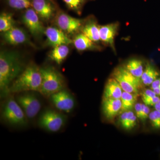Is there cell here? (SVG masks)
Segmentation results:
<instances>
[{
  "mask_svg": "<svg viewBox=\"0 0 160 160\" xmlns=\"http://www.w3.org/2000/svg\"><path fill=\"white\" fill-rule=\"evenodd\" d=\"M25 68L17 52L2 51L0 53V91L1 98L9 95L11 84Z\"/></svg>",
  "mask_w": 160,
  "mask_h": 160,
  "instance_id": "obj_1",
  "label": "cell"
},
{
  "mask_svg": "<svg viewBox=\"0 0 160 160\" xmlns=\"http://www.w3.org/2000/svg\"><path fill=\"white\" fill-rule=\"evenodd\" d=\"M42 84L40 68L35 64H30L24 69L11 84L9 94L29 91L40 92Z\"/></svg>",
  "mask_w": 160,
  "mask_h": 160,
  "instance_id": "obj_2",
  "label": "cell"
},
{
  "mask_svg": "<svg viewBox=\"0 0 160 160\" xmlns=\"http://www.w3.org/2000/svg\"><path fill=\"white\" fill-rule=\"evenodd\" d=\"M1 108V117L7 125L23 128L28 126L29 120L13 96L6 98Z\"/></svg>",
  "mask_w": 160,
  "mask_h": 160,
  "instance_id": "obj_3",
  "label": "cell"
},
{
  "mask_svg": "<svg viewBox=\"0 0 160 160\" xmlns=\"http://www.w3.org/2000/svg\"><path fill=\"white\" fill-rule=\"evenodd\" d=\"M42 84L39 93L49 98L56 92L66 89V83L62 75L52 66L40 68Z\"/></svg>",
  "mask_w": 160,
  "mask_h": 160,
  "instance_id": "obj_4",
  "label": "cell"
},
{
  "mask_svg": "<svg viewBox=\"0 0 160 160\" xmlns=\"http://www.w3.org/2000/svg\"><path fill=\"white\" fill-rule=\"evenodd\" d=\"M67 120L65 113L57 109H48L40 114L38 125L41 129L48 132H57L65 127Z\"/></svg>",
  "mask_w": 160,
  "mask_h": 160,
  "instance_id": "obj_5",
  "label": "cell"
},
{
  "mask_svg": "<svg viewBox=\"0 0 160 160\" xmlns=\"http://www.w3.org/2000/svg\"><path fill=\"white\" fill-rule=\"evenodd\" d=\"M35 92L29 91L17 93L15 97L28 120L36 118L42 108V103Z\"/></svg>",
  "mask_w": 160,
  "mask_h": 160,
  "instance_id": "obj_6",
  "label": "cell"
},
{
  "mask_svg": "<svg viewBox=\"0 0 160 160\" xmlns=\"http://www.w3.org/2000/svg\"><path fill=\"white\" fill-rule=\"evenodd\" d=\"M112 77L117 80L123 91L135 94H138L142 83L141 79L135 77L122 66L115 69Z\"/></svg>",
  "mask_w": 160,
  "mask_h": 160,
  "instance_id": "obj_7",
  "label": "cell"
},
{
  "mask_svg": "<svg viewBox=\"0 0 160 160\" xmlns=\"http://www.w3.org/2000/svg\"><path fill=\"white\" fill-rule=\"evenodd\" d=\"M49 98L55 108L65 114L71 113L75 108L74 96L66 89L56 92Z\"/></svg>",
  "mask_w": 160,
  "mask_h": 160,
  "instance_id": "obj_8",
  "label": "cell"
},
{
  "mask_svg": "<svg viewBox=\"0 0 160 160\" xmlns=\"http://www.w3.org/2000/svg\"><path fill=\"white\" fill-rule=\"evenodd\" d=\"M22 20L23 24L34 37L39 38L45 34L46 29L41 22L39 16L32 8L26 9L23 14Z\"/></svg>",
  "mask_w": 160,
  "mask_h": 160,
  "instance_id": "obj_9",
  "label": "cell"
},
{
  "mask_svg": "<svg viewBox=\"0 0 160 160\" xmlns=\"http://www.w3.org/2000/svg\"><path fill=\"white\" fill-rule=\"evenodd\" d=\"M84 22L83 20L72 17L64 12H60L56 18L58 28L66 34H73L81 30Z\"/></svg>",
  "mask_w": 160,
  "mask_h": 160,
  "instance_id": "obj_10",
  "label": "cell"
},
{
  "mask_svg": "<svg viewBox=\"0 0 160 160\" xmlns=\"http://www.w3.org/2000/svg\"><path fill=\"white\" fill-rule=\"evenodd\" d=\"M48 46L55 47L60 45H70L72 40L68 37L67 34L57 27L49 26L46 28L45 34Z\"/></svg>",
  "mask_w": 160,
  "mask_h": 160,
  "instance_id": "obj_11",
  "label": "cell"
},
{
  "mask_svg": "<svg viewBox=\"0 0 160 160\" xmlns=\"http://www.w3.org/2000/svg\"><path fill=\"white\" fill-rule=\"evenodd\" d=\"M3 37L6 42L13 46L30 43L29 36L26 31L16 26L3 32Z\"/></svg>",
  "mask_w": 160,
  "mask_h": 160,
  "instance_id": "obj_12",
  "label": "cell"
},
{
  "mask_svg": "<svg viewBox=\"0 0 160 160\" xmlns=\"http://www.w3.org/2000/svg\"><path fill=\"white\" fill-rule=\"evenodd\" d=\"M32 7L44 21H49L54 16V6L48 0H32Z\"/></svg>",
  "mask_w": 160,
  "mask_h": 160,
  "instance_id": "obj_13",
  "label": "cell"
},
{
  "mask_svg": "<svg viewBox=\"0 0 160 160\" xmlns=\"http://www.w3.org/2000/svg\"><path fill=\"white\" fill-rule=\"evenodd\" d=\"M119 24L110 23L100 26V37L101 42L115 50L114 39L118 30Z\"/></svg>",
  "mask_w": 160,
  "mask_h": 160,
  "instance_id": "obj_14",
  "label": "cell"
},
{
  "mask_svg": "<svg viewBox=\"0 0 160 160\" xmlns=\"http://www.w3.org/2000/svg\"><path fill=\"white\" fill-rule=\"evenodd\" d=\"M121 99L104 98L102 110L104 116L108 120H113L122 109Z\"/></svg>",
  "mask_w": 160,
  "mask_h": 160,
  "instance_id": "obj_15",
  "label": "cell"
},
{
  "mask_svg": "<svg viewBox=\"0 0 160 160\" xmlns=\"http://www.w3.org/2000/svg\"><path fill=\"white\" fill-rule=\"evenodd\" d=\"M100 26L93 19H89L83 23L81 30L82 33L94 43L101 42L100 37Z\"/></svg>",
  "mask_w": 160,
  "mask_h": 160,
  "instance_id": "obj_16",
  "label": "cell"
},
{
  "mask_svg": "<svg viewBox=\"0 0 160 160\" xmlns=\"http://www.w3.org/2000/svg\"><path fill=\"white\" fill-rule=\"evenodd\" d=\"M123 92V89L117 80L113 77L110 78L105 86L103 98L121 99Z\"/></svg>",
  "mask_w": 160,
  "mask_h": 160,
  "instance_id": "obj_17",
  "label": "cell"
},
{
  "mask_svg": "<svg viewBox=\"0 0 160 160\" xmlns=\"http://www.w3.org/2000/svg\"><path fill=\"white\" fill-rule=\"evenodd\" d=\"M68 45H62L53 47L49 53V59L60 66L64 62L69 54Z\"/></svg>",
  "mask_w": 160,
  "mask_h": 160,
  "instance_id": "obj_18",
  "label": "cell"
},
{
  "mask_svg": "<svg viewBox=\"0 0 160 160\" xmlns=\"http://www.w3.org/2000/svg\"><path fill=\"white\" fill-rule=\"evenodd\" d=\"M76 49L80 51L92 50L97 48L95 43L83 33H78L75 36L72 40Z\"/></svg>",
  "mask_w": 160,
  "mask_h": 160,
  "instance_id": "obj_19",
  "label": "cell"
},
{
  "mask_svg": "<svg viewBox=\"0 0 160 160\" xmlns=\"http://www.w3.org/2000/svg\"><path fill=\"white\" fill-rule=\"evenodd\" d=\"M132 75L141 79L144 72L142 62L138 59H131L127 61L124 66Z\"/></svg>",
  "mask_w": 160,
  "mask_h": 160,
  "instance_id": "obj_20",
  "label": "cell"
},
{
  "mask_svg": "<svg viewBox=\"0 0 160 160\" xmlns=\"http://www.w3.org/2000/svg\"><path fill=\"white\" fill-rule=\"evenodd\" d=\"M159 72L151 64L148 63L144 69L141 77L142 82L146 86L151 85L152 83L159 78Z\"/></svg>",
  "mask_w": 160,
  "mask_h": 160,
  "instance_id": "obj_21",
  "label": "cell"
},
{
  "mask_svg": "<svg viewBox=\"0 0 160 160\" xmlns=\"http://www.w3.org/2000/svg\"><path fill=\"white\" fill-rule=\"evenodd\" d=\"M138 94L123 91L121 98L122 104L121 112L129 111L132 109L136 103Z\"/></svg>",
  "mask_w": 160,
  "mask_h": 160,
  "instance_id": "obj_22",
  "label": "cell"
},
{
  "mask_svg": "<svg viewBox=\"0 0 160 160\" xmlns=\"http://www.w3.org/2000/svg\"><path fill=\"white\" fill-rule=\"evenodd\" d=\"M15 24L13 16L9 12H2L0 15V31L4 32L14 27Z\"/></svg>",
  "mask_w": 160,
  "mask_h": 160,
  "instance_id": "obj_23",
  "label": "cell"
},
{
  "mask_svg": "<svg viewBox=\"0 0 160 160\" xmlns=\"http://www.w3.org/2000/svg\"><path fill=\"white\" fill-rule=\"evenodd\" d=\"M8 5L12 9L22 10L32 7V0H7Z\"/></svg>",
  "mask_w": 160,
  "mask_h": 160,
  "instance_id": "obj_24",
  "label": "cell"
},
{
  "mask_svg": "<svg viewBox=\"0 0 160 160\" xmlns=\"http://www.w3.org/2000/svg\"><path fill=\"white\" fill-rule=\"evenodd\" d=\"M63 1L69 9L80 14L82 12L85 0H63Z\"/></svg>",
  "mask_w": 160,
  "mask_h": 160,
  "instance_id": "obj_25",
  "label": "cell"
},
{
  "mask_svg": "<svg viewBox=\"0 0 160 160\" xmlns=\"http://www.w3.org/2000/svg\"><path fill=\"white\" fill-rule=\"evenodd\" d=\"M137 117L131 110L128 111V115L125 124L122 127L126 130H131L136 126Z\"/></svg>",
  "mask_w": 160,
  "mask_h": 160,
  "instance_id": "obj_26",
  "label": "cell"
},
{
  "mask_svg": "<svg viewBox=\"0 0 160 160\" xmlns=\"http://www.w3.org/2000/svg\"><path fill=\"white\" fill-rule=\"evenodd\" d=\"M149 118L150 120V122L152 126L155 129H160V126L158 122L157 118L155 114L153 112V111L151 112H150L149 114Z\"/></svg>",
  "mask_w": 160,
  "mask_h": 160,
  "instance_id": "obj_27",
  "label": "cell"
},
{
  "mask_svg": "<svg viewBox=\"0 0 160 160\" xmlns=\"http://www.w3.org/2000/svg\"><path fill=\"white\" fill-rule=\"evenodd\" d=\"M156 94L152 89H146L143 91L142 93V100H146L150 98L154 97L156 96Z\"/></svg>",
  "mask_w": 160,
  "mask_h": 160,
  "instance_id": "obj_28",
  "label": "cell"
},
{
  "mask_svg": "<svg viewBox=\"0 0 160 160\" xmlns=\"http://www.w3.org/2000/svg\"><path fill=\"white\" fill-rule=\"evenodd\" d=\"M160 98L158 96L147 99L142 100L144 104L148 106H154L158 102Z\"/></svg>",
  "mask_w": 160,
  "mask_h": 160,
  "instance_id": "obj_29",
  "label": "cell"
},
{
  "mask_svg": "<svg viewBox=\"0 0 160 160\" xmlns=\"http://www.w3.org/2000/svg\"><path fill=\"white\" fill-rule=\"evenodd\" d=\"M135 112L137 117L141 119L142 113L143 104L136 103L134 106Z\"/></svg>",
  "mask_w": 160,
  "mask_h": 160,
  "instance_id": "obj_30",
  "label": "cell"
},
{
  "mask_svg": "<svg viewBox=\"0 0 160 160\" xmlns=\"http://www.w3.org/2000/svg\"><path fill=\"white\" fill-rule=\"evenodd\" d=\"M150 109L148 106L146 104H143L142 113V118L141 119L142 121H145L149 116L150 113Z\"/></svg>",
  "mask_w": 160,
  "mask_h": 160,
  "instance_id": "obj_31",
  "label": "cell"
},
{
  "mask_svg": "<svg viewBox=\"0 0 160 160\" xmlns=\"http://www.w3.org/2000/svg\"><path fill=\"white\" fill-rule=\"evenodd\" d=\"M154 107L156 110L160 112V99L158 102L154 105Z\"/></svg>",
  "mask_w": 160,
  "mask_h": 160,
  "instance_id": "obj_32",
  "label": "cell"
},
{
  "mask_svg": "<svg viewBox=\"0 0 160 160\" xmlns=\"http://www.w3.org/2000/svg\"><path fill=\"white\" fill-rule=\"evenodd\" d=\"M152 90H153V91L155 93H156L157 95L160 96V86L158 87V88H156V89H152Z\"/></svg>",
  "mask_w": 160,
  "mask_h": 160,
  "instance_id": "obj_33",
  "label": "cell"
}]
</instances>
